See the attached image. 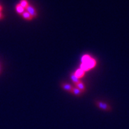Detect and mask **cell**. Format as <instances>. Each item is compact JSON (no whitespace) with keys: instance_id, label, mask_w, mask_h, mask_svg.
<instances>
[{"instance_id":"cell-1","label":"cell","mask_w":129,"mask_h":129,"mask_svg":"<svg viewBox=\"0 0 129 129\" xmlns=\"http://www.w3.org/2000/svg\"><path fill=\"white\" fill-rule=\"evenodd\" d=\"M96 105L99 108L103 109L105 111H109L111 109V107L109 106L108 104H107L105 102H96Z\"/></svg>"},{"instance_id":"cell-2","label":"cell","mask_w":129,"mask_h":129,"mask_svg":"<svg viewBox=\"0 0 129 129\" xmlns=\"http://www.w3.org/2000/svg\"><path fill=\"white\" fill-rule=\"evenodd\" d=\"M26 11L28 12V13H30V15L32 16L33 18L37 16V12H36V10L35 9V8L32 5H28L27 7L26 8Z\"/></svg>"},{"instance_id":"cell-3","label":"cell","mask_w":129,"mask_h":129,"mask_svg":"<svg viewBox=\"0 0 129 129\" xmlns=\"http://www.w3.org/2000/svg\"><path fill=\"white\" fill-rule=\"evenodd\" d=\"M84 64H86V65H87V67H88V69H92V68H93V67L95 66L96 64V60H94V58H90L87 62L84 63Z\"/></svg>"},{"instance_id":"cell-4","label":"cell","mask_w":129,"mask_h":129,"mask_svg":"<svg viewBox=\"0 0 129 129\" xmlns=\"http://www.w3.org/2000/svg\"><path fill=\"white\" fill-rule=\"evenodd\" d=\"M75 73V75H76L77 77H79V78L80 79L81 77L84 76L85 71H83V70H82L81 68H79V69H77V70H76V71H75V73Z\"/></svg>"},{"instance_id":"cell-5","label":"cell","mask_w":129,"mask_h":129,"mask_svg":"<svg viewBox=\"0 0 129 129\" xmlns=\"http://www.w3.org/2000/svg\"><path fill=\"white\" fill-rule=\"evenodd\" d=\"M62 87L64 88V89H65V90L69 92L72 91V89H73V88L71 85L67 84V83H63V84L62 85Z\"/></svg>"},{"instance_id":"cell-6","label":"cell","mask_w":129,"mask_h":129,"mask_svg":"<svg viewBox=\"0 0 129 129\" xmlns=\"http://www.w3.org/2000/svg\"><path fill=\"white\" fill-rule=\"evenodd\" d=\"M16 11H17V12L19 13V14L22 15V14L25 11V9L24 8H23L20 4H18V5H17V6H16Z\"/></svg>"},{"instance_id":"cell-7","label":"cell","mask_w":129,"mask_h":129,"mask_svg":"<svg viewBox=\"0 0 129 129\" xmlns=\"http://www.w3.org/2000/svg\"><path fill=\"white\" fill-rule=\"evenodd\" d=\"M75 86H76V88H77L78 89L81 90V91H84L85 89L84 84H83V83L81 82V81H79V83H76V84H75Z\"/></svg>"},{"instance_id":"cell-8","label":"cell","mask_w":129,"mask_h":129,"mask_svg":"<svg viewBox=\"0 0 129 129\" xmlns=\"http://www.w3.org/2000/svg\"><path fill=\"white\" fill-rule=\"evenodd\" d=\"M22 15L23 18H24V19H26V20L31 21V20H32V19H33V17L30 15V13H28L27 11L24 12V13L22 14Z\"/></svg>"},{"instance_id":"cell-9","label":"cell","mask_w":129,"mask_h":129,"mask_svg":"<svg viewBox=\"0 0 129 129\" xmlns=\"http://www.w3.org/2000/svg\"><path fill=\"white\" fill-rule=\"evenodd\" d=\"M71 80H72V81H73L74 83H79V81H80V79L79 78V77H77L76 75H75V73H71Z\"/></svg>"},{"instance_id":"cell-10","label":"cell","mask_w":129,"mask_h":129,"mask_svg":"<svg viewBox=\"0 0 129 129\" xmlns=\"http://www.w3.org/2000/svg\"><path fill=\"white\" fill-rule=\"evenodd\" d=\"M82 92L81 90H80L79 89H78L77 88H76V87H73V89H72V91H71V92L73 94H75V95L77 96H80L81 94H82Z\"/></svg>"},{"instance_id":"cell-11","label":"cell","mask_w":129,"mask_h":129,"mask_svg":"<svg viewBox=\"0 0 129 129\" xmlns=\"http://www.w3.org/2000/svg\"><path fill=\"white\" fill-rule=\"evenodd\" d=\"M19 4H20L23 8H24L25 9H26V8L29 5V4H28V2L27 0H21Z\"/></svg>"},{"instance_id":"cell-12","label":"cell","mask_w":129,"mask_h":129,"mask_svg":"<svg viewBox=\"0 0 129 129\" xmlns=\"http://www.w3.org/2000/svg\"><path fill=\"white\" fill-rule=\"evenodd\" d=\"M90 58H91V57H90L89 55H88V54L84 55V56L82 57V59H81V60H82V63H85V62H86Z\"/></svg>"},{"instance_id":"cell-13","label":"cell","mask_w":129,"mask_h":129,"mask_svg":"<svg viewBox=\"0 0 129 129\" xmlns=\"http://www.w3.org/2000/svg\"><path fill=\"white\" fill-rule=\"evenodd\" d=\"M80 68L82 69V70H83L85 72L86 71H88V70H89L88 67H87V65H86L85 64H84V63H81V64Z\"/></svg>"},{"instance_id":"cell-14","label":"cell","mask_w":129,"mask_h":129,"mask_svg":"<svg viewBox=\"0 0 129 129\" xmlns=\"http://www.w3.org/2000/svg\"><path fill=\"white\" fill-rule=\"evenodd\" d=\"M1 9H2L1 6H0V19H1V17H2L1 13Z\"/></svg>"}]
</instances>
